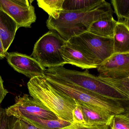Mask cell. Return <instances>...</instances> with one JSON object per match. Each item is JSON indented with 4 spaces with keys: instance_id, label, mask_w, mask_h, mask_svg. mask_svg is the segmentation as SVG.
<instances>
[{
    "instance_id": "6da1fadb",
    "label": "cell",
    "mask_w": 129,
    "mask_h": 129,
    "mask_svg": "<svg viewBox=\"0 0 129 129\" xmlns=\"http://www.w3.org/2000/svg\"><path fill=\"white\" fill-rule=\"evenodd\" d=\"M111 13L114 12L110 4L102 0L100 3L83 10H63L57 19L48 17L46 24L50 30L56 32L68 41L73 37L88 32L94 22Z\"/></svg>"
},
{
    "instance_id": "7a4b0ae2",
    "label": "cell",
    "mask_w": 129,
    "mask_h": 129,
    "mask_svg": "<svg viewBox=\"0 0 129 129\" xmlns=\"http://www.w3.org/2000/svg\"><path fill=\"white\" fill-rule=\"evenodd\" d=\"M29 95L45 106L60 119L73 123L76 100L53 87L45 76L30 79L27 83Z\"/></svg>"
},
{
    "instance_id": "3957f363",
    "label": "cell",
    "mask_w": 129,
    "mask_h": 129,
    "mask_svg": "<svg viewBox=\"0 0 129 129\" xmlns=\"http://www.w3.org/2000/svg\"><path fill=\"white\" fill-rule=\"evenodd\" d=\"M45 74L108 98L124 102L129 101L128 98L124 94L101 77L90 73L88 69L81 72L59 66L46 69Z\"/></svg>"
},
{
    "instance_id": "277c9868",
    "label": "cell",
    "mask_w": 129,
    "mask_h": 129,
    "mask_svg": "<svg viewBox=\"0 0 129 129\" xmlns=\"http://www.w3.org/2000/svg\"><path fill=\"white\" fill-rule=\"evenodd\" d=\"M44 76L53 87L76 101L102 108L114 115L125 112L124 102L104 97L47 74Z\"/></svg>"
},
{
    "instance_id": "5b68a950",
    "label": "cell",
    "mask_w": 129,
    "mask_h": 129,
    "mask_svg": "<svg viewBox=\"0 0 129 129\" xmlns=\"http://www.w3.org/2000/svg\"><path fill=\"white\" fill-rule=\"evenodd\" d=\"M67 42L56 32L49 31L36 42L31 57L45 69L63 67L69 64L62 55Z\"/></svg>"
},
{
    "instance_id": "8992f818",
    "label": "cell",
    "mask_w": 129,
    "mask_h": 129,
    "mask_svg": "<svg viewBox=\"0 0 129 129\" xmlns=\"http://www.w3.org/2000/svg\"><path fill=\"white\" fill-rule=\"evenodd\" d=\"M67 42L98 67L114 54L113 38L102 37L86 32L73 37Z\"/></svg>"
},
{
    "instance_id": "52a82bcc",
    "label": "cell",
    "mask_w": 129,
    "mask_h": 129,
    "mask_svg": "<svg viewBox=\"0 0 129 129\" xmlns=\"http://www.w3.org/2000/svg\"><path fill=\"white\" fill-rule=\"evenodd\" d=\"M15 103L5 109L8 116L16 117L21 114L32 115L41 119L57 120L59 118L39 101L29 95L23 94L16 96Z\"/></svg>"
},
{
    "instance_id": "ba28073f",
    "label": "cell",
    "mask_w": 129,
    "mask_h": 129,
    "mask_svg": "<svg viewBox=\"0 0 129 129\" xmlns=\"http://www.w3.org/2000/svg\"><path fill=\"white\" fill-rule=\"evenodd\" d=\"M33 1L0 0V10L10 16L16 22L18 28H31L36 21Z\"/></svg>"
},
{
    "instance_id": "9c48e42d",
    "label": "cell",
    "mask_w": 129,
    "mask_h": 129,
    "mask_svg": "<svg viewBox=\"0 0 129 129\" xmlns=\"http://www.w3.org/2000/svg\"><path fill=\"white\" fill-rule=\"evenodd\" d=\"M97 69L99 77L116 79L129 77V53L113 54Z\"/></svg>"
},
{
    "instance_id": "30bf717a",
    "label": "cell",
    "mask_w": 129,
    "mask_h": 129,
    "mask_svg": "<svg viewBox=\"0 0 129 129\" xmlns=\"http://www.w3.org/2000/svg\"><path fill=\"white\" fill-rule=\"evenodd\" d=\"M8 63L19 73L31 79L38 76H44L46 69L31 56L11 52L6 53Z\"/></svg>"
},
{
    "instance_id": "8fae6325",
    "label": "cell",
    "mask_w": 129,
    "mask_h": 129,
    "mask_svg": "<svg viewBox=\"0 0 129 129\" xmlns=\"http://www.w3.org/2000/svg\"><path fill=\"white\" fill-rule=\"evenodd\" d=\"M76 102L83 114L85 122L83 125L88 126L105 125H111L115 115L102 108L79 101Z\"/></svg>"
},
{
    "instance_id": "7c38bea8",
    "label": "cell",
    "mask_w": 129,
    "mask_h": 129,
    "mask_svg": "<svg viewBox=\"0 0 129 129\" xmlns=\"http://www.w3.org/2000/svg\"><path fill=\"white\" fill-rule=\"evenodd\" d=\"M18 29L14 20L0 10V38L5 53L12 44Z\"/></svg>"
},
{
    "instance_id": "4fadbf2b",
    "label": "cell",
    "mask_w": 129,
    "mask_h": 129,
    "mask_svg": "<svg viewBox=\"0 0 129 129\" xmlns=\"http://www.w3.org/2000/svg\"><path fill=\"white\" fill-rule=\"evenodd\" d=\"M62 55L69 64L74 65L83 69L98 67L82 52L75 49L68 42L63 48Z\"/></svg>"
},
{
    "instance_id": "5bb4252c",
    "label": "cell",
    "mask_w": 129,
    "mask_h": 129,
    "mask_svg": "<svg viewBox=\"0 0 129 129\" xmlns=\"http://www.w3.org/2000/svg\"><path fill=\"white\" fill-rule=\"evenodd\" d=\"M114 13L109 14L94 22L88 32L102 37L113 38L114 30L117 22L114 19Z\"/></svg>"
},
{
    "instance_id": "9a60e30c",
    "label": "cell",
    "mask_w": 129,
    "mask_h": 129,
    "mask_svg": "<svg viewBox=\"0 0 129 129\" xmlns=\"http://www.w3.org/2000/svg\"><path fill=\"white\" fill-rule=\"evenodd\" d=\"M15 118L25 121L39 129H62L72 124L61 119L57 120L44 119L26 114L19 115Z\"/></svg>"
},
{
    "instance_id": "2e32d148",
    "label": "cell",
    "mask_w": 129,
    "mask_h": 129,
    "mask_svg": "<svg viewBox=\"0 0 129 129\" xmlns=\"http://www.w3.org/2000/svg\"><path fill=\"white\" fill-rule=\"evenodd\" d=\"M114 54L129 53V27L117 22L113 37Z\"/></svg>"
},
{
    "instance_id": "e0dca14e",
    "label": "cell",
    "mask_w": 129,
    "mask_h": 129,
    "mask_svg": "<svg viewBox=\"0 0 129 129\" xmlns=\"http://www.w3.org/2000/svg\"><path fill=\"white\" fill-rule=\"evenodd\" d=\"M64 0H38V5L47 13L49 17L57 19L63 10Z\"/></svg>"
},
{
    "instance_id": "ac0fdd59",
    "label": "cell",
    "mask_w": 129,
    "mask_h": 129,
    "mask_svg": "<svg viewBox=\"0 0 129 129\" xmlns=\"http://www.w3.org/2000/svg\"><path fill=\"white\" fill-rule=\"evenodd\" d=\"M111 2L118 19L117 22L128 26L129 0H112Z\"/></svg>"
},
{
    "instance_id": "d6986e66",
    "label": "cell",
    "mask_w": 129,
    "mask_h": 129,
    "mask_svg": "<svg viewBox=\"0 0 129 129\" xmlns=\"http://www.w3.org/2000/svg\"><path fill=\"white\" fill-rule=\"evenodd\" d=\"M102 0H64L63 10L73 11L83 10L95 5Z\"/></svg>"
},
{
    "instance_id": "ffe728a7",
    "label": "cell",
    "mask_w": 129,
    "mask_h": 129,
    "mask_svg": "<svg viewBox=\"0 0 129 129\" xmlns=\"http://www.w3.org/2000/svg\"><path fill=\"white\" fill-rule=\"evenodd\" d=\"M100 77L105 82L124 94L129 100V77L122 79Z\"/></svg>"
},
{
    "instance_id": "44dd1931",
    "label": "cell",
    "mask_w": 129,
    "mask_h": 129,
    "mask_svg": "<svg viewBox=\"0 0 129 129\" xmlns=\"http://www.w3.org/2000/svg\"><path fill=\"white\" fill-rule=\"evenodd\" d=\"M111 126V129H129V120L121 114L115 115Z\"/></svg>"
},
{
    "instance_id": "7402d4cb",
    "label": "cell",
    "mask_w": 129,
    "mask_h": 129,
    "mask_svg": "<svg viewBox=\"0 0 129 129\" xmlns=\"http://www.w3.org/2000/svg\"><path fill=\"white\" fill-rule=\"evenodd\" d=\"M15 117L8 116L5 109L0 108V129H10Z\"/></svg>"
},
{
    "instance_id": "603a6c76",
    "label": "cell",
    "mask_w": 129,
    "mask_h": 129,
    "mask_svg": "<svg viewBox=\"0 0 129 129\" xmlns=\"http://www.w3.org/2000/svg\"><path fill=\"white\" fill-rule=\"evenodd\" d=\"M77 106L73 112V123L83 125L85 124L84 116L80 107L77 104Z\"/></svg>"
},
{
    "instance_id": "cb8c5ba5",
    "label": "cell",
    "mask_w": 129,
    "mask_h": 129,
    "mask_svg": "<svg viewBox=\"0 0 129 129\" xmlns=\"http://www.w3.org/2000/svg\"><path fill=\"white\" fill-rule=\"evenodd\" d=\"M10 129H39L25 121L15 118Z\"/></svg>"
},
{
    "instance_id": "d4e9b609",
    "label": "cell",
    "mask_w": 129,
    "mask_h": 129,
    "mask_svg": "<svg viewBox=\"0 0 129 129\" xmlns=\"http://www.w3.org/2000/svg\"><path fill=\"white\" fill-rule=\"evenodd\" d=\"M110 126L108 125H99L88 126L83 125L72 123L69 126L62 129H109Z\"/></svg>"
},
{
    "instance_id": "484cf974",
    "label": "cell",
    "mask_w": 129,
    "mask_h": 129,
    "mask_svg": "<svg viewBox=\"0 0 129 129\" xmlns=\"http://www.w3.org/2000/svg\"><path fill=\"white\" fill-rule=\"evenodd\" d=\"M3 83V80L0 76V104L8 93V91L4 87Z\"/></svg>"
},
{
    "instance_id": "4316f807",
    "label": "cell",
    "mask_w": 129,
    "mask_h": 129,
    "mask_svg": "<svg viewBox=\"0 0 129 129\" xmlns=\"http://www.w3.org/2000/svg\"><path fill=\"white\" fill-rule=\"evenodd\" d=\"M6 53L4 50L3 44L0 38V59H4L6 57Z\"/></svg>"
},
{
    "instance_id": "83f0119b",
    "label": "cell",
    "mask_w": 129,
    "mask_h": 129,
    "mask_svg": "<svg viewBox=\"0 0 129 129\" xmlns=\"http://www.w3.org/2000/svg\"><path fill=\"white\" fill-rule=\"evenodd\" d=\"M121 114L129 120V105L127 108H126L125 112Z\"/></svg>"
},
{
    "instance_id": "f1b7e54d",
    "label": "cell",
    "mask_w": 129,
    "mask_h": 129,
    "mask_svg": "<svg viewBox=\"0 0 129 129\" xmlns=\"http://www.w3.org/2000/svg\"><path fill=\"white\" fill-rule=\"evenodd\" d=\"M128 27H129V21H128Z\"/></svg>"
}]
</instances>
